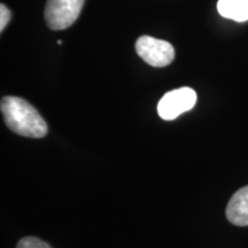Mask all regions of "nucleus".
Instances as JSON below:
<instances>
[{
	"instance_id": "1",
	"label": "nucleus",
	"mask_w": 248,
	"mask_h": 248,
	"mask_svg": "<svg viewBox=\"0 0 248 248\" xmlns=\"http://www.w3.org/2000/svg\"><path fill=\"white\" fill-rule=\"evenodd\" d=\"M0 109L6 125L12 131L29 138H43L47 135L45 120L32 105L22 98L7 95L1 99Z\"/></svg>"
},
{
	"instance_id": "2",
	"label": "nucleus",
	"mask_w": 248,
	"mask_h": 248,
	"mask_svg": "<svg viewBox=\"0 0 248 248\" xmlns=\"http://www.w3.org/2000/svg\"><path fill=\"white\" fill-rule=\"evenodd\" d=\"M85 0H47L45 20L49 29L64 30L78 18Z\"/></svg>"
},
{
	"instance_id": "3",
	"label": "nucleus",
	"mask_w": 248,
	"mask_h": 248,
	"mask_svg": "<svg viewBox=\"0 0 248 248\" xmlns=\"http://www.w3.org/2000/svg\"><path fill=\"white\" fill-rule=\"evenodd\" d=\"M136 52L146 63L155 68L169 66L175 58V49L170 43L151 36H141L136 42Z\"/></svg>"
},
{
	"instance_id": "4",
	"label": "nucleus",
	"mask_w": 248,
	"mask_h": 248,
	"mask_svg": "<svg viewBox=\"0 0 248 248\" xmlns=\"http://www.w3.org/2000/svg\"><path fill=\"white\" fill-rule=\"evenodd\" d=\"M197 98L194 90L187 86L172 90L161 98L157 105V114L164 121L177 119L179 115L194 107Z\"/></svg>"
},
{
	"instance_id": "5",
	"label": "nucleus",
	"mask_w": 248,
	"mask_h": 248,
	"mask_svg": "<svg viewBox=\"0 0 248 248\" xmlns=\"http://www.w3.org/2000/svg\"><path fill=\"white\" fill-rule=\"evenodd\" d=\"M226 218L235 226H248V185L232 195L225 210Z\"/></svg>"
},
{
	"instance_id": "6",
	"label": "nucleus",
	"mask_w": 248,
	"mask_h": 248,
	"mask_svg": "<svg viewBox=\"0 0 248 248\" xmlns=\"http://www.w3.org/2000/svg\"><path fill=\"white\" fill-rule=\"evenodd\" d=\"M217 11L223 17L245 22L248 21V0H218Z\"/></svg>"
},
{
	"instance_id": "7",
	"label": "nucleus",
	"mask_w": 248,
	"mask_h": 248,
	"mask_svg": "<svg viewBox=\"0 0 248 248\" xmlns=\"http://www.w3.org/2000/svg\"><path fill=\"white\" fill-rule=\"evenodd\" d=\"M16 248H52L47 243L36 237H26L18 241Z\"/></svg>"
},
{
	"instance_id": "8",
	"label": "nucleus",
	"mask_w": 248,
	"mask_h": 248,
	"mask_svg": "<svg viewBox=\"0 0 248 248\" xmlns=\"http://www.w3.org/2000/svg\"><path fill=\"white\" fill-rule=\"evenodd\" d=\"M12 13L11 11L6 7L4 4L0 5V31H4V29L7 27L9 21H11Z\"/></svg>"
},
{
	"instance_id": "9",
	"label": "nucleus",
	"mask_w": 248,
	"mask_h": 248,
	"mask_svg": "<svg viewBox=\"0 0 248 248\" xmlns=\"http://www.w3.org/2000/svg\"><path fill=\"white\" fill-rule=\"evenodd\" d=\"M57 43H58V44H59V45H61V44H62V40H58V42H57Z\"/></svg>"
}]
</instances>
